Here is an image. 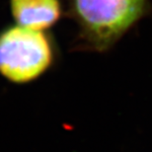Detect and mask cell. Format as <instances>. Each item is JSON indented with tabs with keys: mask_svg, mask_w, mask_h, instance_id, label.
<instances>
[{
	"mask_svg": "<svg viewBox=\"0 0 152 152\" xmlns=\"http://www.w3.org/2000/svg\"><path fill=\"white\" fill-rule=\"evenodd\" d=\"M44 0H9V3H28V2H39Z\"/></svg>",
	"mask_w": 152,
	"mask_h": 152,
	"instance_id": "3",
	"label": "cell"
},
{
	"mask_svg": "<svg viewBox=\"0 0 152 152\" xmlns=\"http://www.w3.org/2000/svg\"><path fill=\"white\" fill-rule=\"evenodd\" d=\"M56 58L48 31L13 24L0 31V75L14 84H26L44 75Z\"/></svg>",
	"mask_w": 152,
	"mask_h": 152,
	"instance_id": "2",
	"label": "cell"
},
{
	"mask_svg": "<svg viewBox=\"0 0 152 152\" xmlns=\"http://www.w3.org/2000/svg\"><path fill=\"white\" fill-rule=\"evenodd\" d=\"M68 10L90 50L112 48L149 10L148 0H68Z\"/></svg>",
	"mask_w": 152,
	"mask_h": 152,
	"instance_id": "1",
	"label": "cell"
}]
</instances>
